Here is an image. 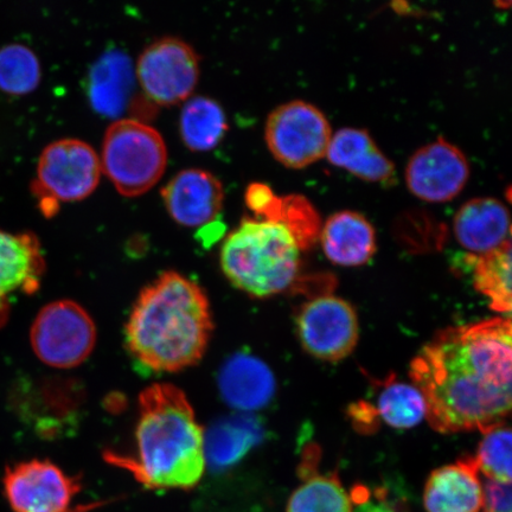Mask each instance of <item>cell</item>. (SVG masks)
<instances>
[{"label":"cell","instance_id":"d6986e66","mask_svg":"<svg viewBox=\"0 0 512 512\" xmlns=\"http://www.w3.org/2000/svg\"><path fill=\"white\" fill-rule=\"evenodd\" d=\"M219 388L230 407L251 412L271 402L275 394V377L259 358L236 354L222 367Z\"/></svg>","mask_w":512,"mask_h":512},{"label":"cell","instance_id":"83f0119b","mask_svg":"<svg viewBox=\"0 0 512 512\" xmlns=\"http://www.w3.org/2000/svg\"><path fill=\"white\" fill-rule=\"evenodd\" d=\"M475 463L485 478L511 483V430L501 424L483 432Z\"/></svg>","mask_w":512,"mask_h":512},{"label":"cell","instance_id":"9a60e30c","mask_svg":"<svg viewBox=\"0 0 512 512\" xmlns=\"http://www.w3.org/2000/svg\"><path fill=\"white\" fill-rule=\"evenodd\" d=\"M509 210L496 198H473L458 210L453 232L471 255H483L510 241Z\"/></svg>","mask_w":512,"mask_h":512},{"label":"cell","instance_id":"44dd1931","mask_svg":"<svg viewBox=\"0 0 512 512\" xmlns=\"http://www.w3.org/2000/svg\"><path fill=\"white\" fill-rule=\"evenodd\" d=\"M303 465V483L288 499L286 512H354V502L335 473L319 475Z\"/></svg>","mask_w":512,"mask_h":512},{"label":"cell","instance_id":"ac0fdd59","mask_svg":"<svg viewBox=\"0 0 512 512\" xmlns=\"http://www.w3.org/2000/svg\"><path fill=\"white\" fill-rule=\"evenodd\" d=\"M323 251L332 264L360 267L376 252V233L367 217L356 211H339L320 228Z\"/></svg>","mask_w":512,"mask_h":512},{"label":"cell","instance_id":"5b68a950","mask_svg":"<svg viewBox=\"0 0 512 512\" xmlns=\"http://www.w3.org/2000/svg\"><path fill=\"white\" fill-rule=\"evenodd\" d=\"M100 164L120 195L138 197L164 175L168 150L156 128L136 119H120L107 128Z\"/></svg>","mask_w":512,"mask_h":512},{"label":"cell","instance_id":"9c48e42d","mask_svg":"<svg viewBox=\"0 0 512 512\" xmlns=\"http://www.w3.org/2000/svg\"><path fill=\"white\" fill-rule=\"evenodd\" d=\"M6 501L14 512H87L96 507L74 505L82 484L50 460L31 459L6 467L3 477Z\"/></svg>","mask_w":512,"mask_h":512},{"label":"cell","instance_id":"ba28073f","mask_svg":"<svg viewBox=\"0 0 512 512\" xmlns=\"http://www.w3.org/2000/svg\"><path fill=\"white\" fill-rule=\"evenodd\" d=\"M266 144L273 157L290 169H304L328 151L332 131L316 106L302 100L281 105L266 121Z\"/></svg>","mask_w":512,"mask_h":512},{"label":"cell","instance_id":"5bb4252c","mask_svg":"<svg viewBox=\"0 0 512 512\" xmlns=\"http://www.w3.org/2000/svg\"><path fill=\"white\" fill-rule=\"evenodd\" d=\"M170 216L181 226L200 228L220 215L224 191L210 172L189 169L179 172L162 190Z\"/></svg>","mask_w":512,"mask_h":512},{"label":"cell","instance_id":"e0dca14e","mask_svg":"<svg viewBox=\"0 0 512 512\" xmlns=\"http://www.w3.org/2000/svg\"><path fill=\"white\" fill-rule=\"evenodd\" d=\"M326 158L332 165L370 183H395V166L383 155L374 139L360 128H342L332 136Z\"/></svg>","mask_w":512,"mask_h":512},{"label":"cell","instance_id":"7402d4cb","mask_svg":"<svg viewBox=\"0 0 512 512\" xmlns=\"http://www.w3.org/2000/svg\"><path fill=\"white\" fill-rule=\"evenodd\" d=\"M473 285L482 293L492 310L511 312V241L495 251L483 255H470Z\"/></svg>","mask_w":512,"mask_h":512},{"label":"cell","instance_id":"603a6c76","mask_svg":"<svg viewBox=\"0 0 512 512\" xmlns=\"http://www.w3.org/2000/svg\"><path fill=\"white\" fill-rule=\"evenodd\" d=\"M227 130L226 114L216 101L206 96H195L185 102L181 114V136L189 150H213Z\"/></svg>","mask_w":512,"mask_h":512},{"label":"cell","instance_id":"7c38bea8","mask_svg":"<svg viewBox=\"0 0 512 512\" xmlns=\"http://www.w3.org/2000/svg\"><path fill=\"white\" fill-rule=\"evenodd\" d=\"M469 177V160L462 150L443 138L416 151L405 172L409 191L431 203L452 201L463 191Z\"/></svg>","mask_w":512,"mask_h":512},{"label":"cell","instance_id":"d4e9b609","mask_svg":"<svg viewBox=\"0 0 512 512\" xmlns=\"http://www.w3.org/2000/svg\"><path fill=\"white\" fill-rule=\"evenodd\" d=\"M41 64L36 54L22 44L0 49V91L22 96L35 91L41 82Z\"/></svg>","mask_w":512,"mask_h":512},{"label":"cell","instance_id":"7a4b0ae2","mask_svg":"<svg viewBox=\"0 0 512 512\" xmlns=\"http://www.w3.org/2000/svg\"><path fill=\"white\" fill-rule=\"evenodd\" d=\"M213 331L206 292L169 271L140 292L125 326L126 347L145 368L178 373L202 360Z\"/></svg>","mask_w":512,"mask_h":512},{"label":"cell","instance_id":"f1b7e54d","mask_svg":"<svg viewBox=\"0 0 512 512\" xmlns=\"http://www.w3.org/2000/svg\"><path fill=\"white\" fill-rule=\"evenodd\" d=\"M482 486L484 512H511V483L485 478Z\"/></svg>","mask_w":512,"mask_h":512},{"label":"cell","instance_id":"3957f363","mask_svg":"<svg viewBox=\"0 0 512 512\" xmlns=\"http://www.w3.org/2000/svg\"><path fill=\"white\" fill-rule=\"evenodd\" d=\"M203 428L182 389L155 383L139 395L136 457L108 454L145 488L191 490L206 473Z\"/></svg>","mask_w":512,"mask_h":512},{"label":"cell","instance_id":"484cf974","mask_svg":"<svg viewBox=\"0 0 512 512\" xmlns=\"http://www.w3.org/2000/svg\"><path fill=\"white\" fill-rule=\"evenodd\" d=\"M265 220L283 223L299 243L300 248H310L320 232V220L311 203L302 196L275 197Z\"/></svg>","mask_w":512,"mask_h":512},{"label":"cell","instance_id":"30bf717a","mask_svg":"<svg viewBox=\"0 0 512 512\" xmlns=\"http://www.w3.org/2000/svg\"><path fill=\"white\" fill-rule=\"evenodd\" d=\"M296 326L307 354L324 362L347 358L360 337L354 306L330 293L319 294L300 306Z\"/></svg>","mask_w":512,"mask_h":512},{"label":"cell","instance_id":"2e32d148","mask_svg":"<svg viewBox=\"0 0 512 512\" xmlns=\"http://www.w3.org/2000/svg\"><path fill=\"white\" fill-rule=\"evenodd\" d=\"M427 512H479L483 507V486L475 459L439 467L427 479L424 491Z\"/></svg>","mask_w":512,"mask_h":512},{"label":"cell","instance_id":"f546056e","mask_svg":"<svg viewBox=\"0 0 512 512\" xmlns=\"http://www.w3.org/2000/svg\"><path fill=\"white\" fill-rule=\"evenodd\" d=\"M355 502L357 503V509L355 512H395L392 507H390L387 501L380 498L371 499L369 492L363 486H358L357 490L354 492Z\"/></svg>","mask_w":512,"mask_h":512},{"label":"cell","instance_id":"4316f807","mask_svg":"<svg viewBox=\"0 0 512 512\" xmlns=\"http://www.w3.org/2000/svg\"><path fill=\"white\" fill-rule=\"evenodd\" d=\"M258 437L256 427L248 421L236 420L216 428L208 440L204 439L207 465H232L248 451Z\"/></svg>","mask_w":512,"mask_h":512},{"label":"cell","instance_id":"8fae6325","mask_svg":"<svg viewBox=\"0 0 512 512\" xmlns=\"http://www.w3.org/2000/svg\"><path fill=\"white\" fill-rule=\"evenodd\" d=\"M134 72L147 98L159 106H175L194 93L200 60L188 43L162 38L143 51Z\"/></svg>","mask_w":512,"mask_h":512},{"label":"cell","instance_id":"277c9868","mask_svg":"<svg viewBox=\"0 0 512 512\" xmlns=\"http://www.w3.org/2000/svg\"><path fill=\"white\" fill-rule=\"evenodd\" d=\"M300 248L283 223L245 219L224 239L220 264L236 288L255 298H268L294 286L300 270Z\"/></svg>","mask_w":512,"mask_h":512},{"label":"cell","instance_id":"6da1fadb","mask_svg":"<svg viewBox=\"0 0 512 512\" xmlns=\"http://www.w3.org/2000/svg\"><path fill=\"white\" fill-rule=\"evenodd\" d=\"M510 318L454 326L435 335L411 363L435 431H480L504 424L511 411Z\"/></svg>","mask_w":512,"mask_h":512},{"label":"cell","instance_id":"8992f818","mask_svg":"<svg viewBox=\"0 0 512 512\" xmlns=\"http://www.w3.org/2000/svg\"><path fill=\"white\" fill-rule=\"evenodd\" d=\"M101 172L100 157L91 145L79 139L57 140L41 153L31 192L43 215L51 217L61 203L92 195Z\"/></svg>","mask_w":512,"mask_h":512},{"label":"cell","instance_id":"ffe728a7","mask_svg":"<svg viewBox=\"0 0 512 512\" xmlns=\"http://www.w3.org/2000/svg\"><path fill=\"white\" fill-rule=\"evenodd\" d=\"M131 60L120 51H112L95 63L89 74L88 95L94 110L106 117H118L131 98L134 86Z\"/></svg>","mask_w":512,"mask_h":512},{"label":"cell","instance_id":"52a82bcc","mask_svg":"<svg viewBox=\"0 0 512 512\" xmlns=\"http://www.w3.org/2000/svg\"><path fill=\"white\" fill-rule=\"evenodd\" d=\"M30 344L38 360L51 368L79 367L95 348L94 320L73 300H57L38 312L31 325Z\"/></svg>","mask_w":512,"mask_h":512},{"label":"cell","instance_id":"cb8c5ba5","mask_svg":"<svg viewBox=\"0 0 512 512\" xmlns=\"http://www.w3.org/2000/svg\"><path fill=\"white\" fill-rule=\"evenodd\" d=\"M375 412L390 427L408 430L421 424L426 418L427 408L424 396L414 384L398 382L390 377L382 383Z\"/></svg>","mask_w":512,"mask_h":512},{"label":"cell","instance_id":"4fadbf2b","mask_svg":"<svg viewBox=\"0 0 512 512\" xmlns=\"http://www.w3.org/2000/svg\"><path fill=\"white\" fill-rule=\"evenodd\" d=\"M44 273L46 260L37 236L0 229V329L10 318V297L36 293Z\"/></svg>","mask_w":512,"mask_h":512}]
</instances>
